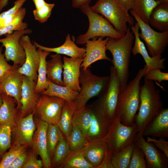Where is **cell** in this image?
Wrapping results in <instances>:
<instances>
[{
    "instance_id": "10",
    "label": "cell",
    "mask_w": 168,
    "mask_h": 168,
    "mask_svg": "<svg viewBox=\"0 0 168 168\" xmlns=\"http://www.w3.org/2000/svg\"><path fill=\"white\" fill-rule=\"evenodd\" d=\"M65 102L59 97L41 94L33 114L49 124H57Z\"/></svg>"
},
{
    "instance_id": "38",
    "label": "cell",
    "mask_w": 168,
    "mask_h": 168,
    "mask_svg": "<svg viewBox=\"0 0 168 168\" xmlns=\"http://www.w3.org/2000/svg\"><path fill=\"white\" fill-rule=\"evenodd\" d=\"M12 128L0 124V162L3 155L11 147Z\"/></svg>"
},
{
    "instance_id": "54",
    "label": "cell",
    "mask_w": 168,
    "mask_h": 168,
    "mask_svg": "<svg viewBox=\"0 0 168 168\" xmlns=\"http://www.w3.org/2000/svg\"><path fill=\"white\" fill-rule=\"evenodd\" d=\"M35 5V9H38L43 6L46 2L44 0H32Z\"/></svg>"
},
{
    "instance_id": "35",
    "label": "cell",
    "mask_w": 168,
    "mask_h": 168,
    "mask_svg": "<svg viewBox=\"0 0 168 168\" xmlns=\"http://www.w3.org/2000/svg\"><path fill=\"white\" fill-rule=\"evenodd\" d=\"M61 168H94L86 161L81 150L70 152L60 166Z\"/></svg>"
},
{
    "instance_id": "7",
    "label": "cell",
    "mask_w": 168,
    "mask_h": 168,
    "mask_svg": "<svg viewBox=\"0 0 168 168\" xmlns=\"http://www.w3.org/2000/svg\"><path fill=\"white\" fill-rule=\"evenodd\" d=\"M129 11L138 24L141 31L139 33V37L146 43L149 55L154 57L161 55L168 44V31H156L149 24L142 21L132 10Z\"/></svg>"
},
{
    "instance_id": "6",
    "label": "cell",
    "mask_w": 168,
    "mask_h": 168,
    "mask_svg": "<svg viewBox=\"0 0 168 168\" xmlns=\"http://www.w3.org/2000/svg\"><path fill=\"white\" fill-rule=\"evenodd\" d=\"M137 133L135 122L130 126L124 124L117 117L112 121L110 131L104 139L113 154L134 142Z\"/></svg>"
},
{
    "instance_id": "32",
    "label": "cell",
    "mask_w": 168,
    "mask_h": 168,
    "mask_svg": "<svg viewBox=\"0 0 168 168\" xmlns=\"http://www.w3.org/2000/svg\"><path fill=\"white\" fill-rule=\"evenodd\" d=\"M79 92L73 91L66 86L56 85L49 81L48 88L41 94L53 96L62 99L66 101L73 102Z\"/></svg>"
},
{
    "instance_id": "20",
    "label": "cell",
    "mask_w": 168,
    "mask_h": 168,
    "mask_svg": "<svg viewBox=\"0 0 168 168\" xmlns=\"http://www.w3.org/2000/svg\"><path fill=\"white\" fill-rule=\"evenodd\" d=\"M83 58L64 56L63 58V79L64 86L75 91L79 92L81 87L79 81L80 68Z\"/></svg>"
},
{
    "instance_id": "28",
    "label": "cell",
    "mask_w": 168,
    "mask_h": 168,
    "mask_svg": "<svg viewBox=\"0 0 168 168\" xmlns=\"http://www.w3.org/2000/svg\"><path fill=\"white\" fill-rule=\"evenodd\" d=\"M77 108L73 102L66 101L57 125L64 136L67 139L72 129L73 117Z\"/></svg>"
},
{
    "instance_id": "17",
    "label": "cell",
    "mask_w": 168,
    "mask_h": 168,
    "mask_svg": "<svg viewBox=\"0 0 168 168\" xmlns=\"http://www.w3.org/2000/svg\"><path fill=\"white\" fill-rule=\"evenodd\" d=\"M87 41L85 44V54L83 58L81 67L86 69L93 63L100 60L111 61L110 59L106 54V44L109 39L107 37H99Z\"/></svg>"
},
{
    "instance_id": "9",
    "label": "cell",
    "mask_w": 168,
    "mask_h": 168,
    "mask_svg": "<svg viewBox=\"0 0 168 168\" xmlns=\"http://www.w3.org/2000/svg\"><path fill=\"white\" fill-rule=\"evenodd\" d=\"M32 32L31 29L27 28L6 34L5 38L0 39V43L5 48L4 55L7 62L11 61L14 65L19 67L23 65L25 61V53L20 39L23 35L31 34Z\"/></svg>"
},
{
    "instance_id": "31",
    "label": "cell",
    "mask_w": 168,
    "mask_h": 168,
    "mask_svg": "<svg viewBox=\"0 0 168 168\" xmlns=\"http://www.w3.org/2000/svg\"><path fill=\"white\" fill-rule=\"evenodd\" d=\"M37 50L40 55V62L38 70V78L35 92L37 94H41L48 88L49 86V81L47 76L46 58L50 52L39 48Z\"/></svg>"
},
{
    "instance_id": "33",
    "label": "cell",
    "mask_w": 168,
    "mask_h": 168,
    "mask_svg": "<svg viewBox=\"0 0 168 168\" xmlns=\"http://www.w3.org/2000/svg\"><path fill=\"white\" fill-rule=\"evenodd\" d=\"M134 142L124 147L113 154L111 163L114 168H128Z\"/></svg>"
},
{
    "instance_id": "52",
    "label": "cell",
    "mask_w": 168,
    "mask_h": 168,
    "mask_svg": "<svg viewBox=\"0 0 168 168\" xmlns=\"http://www.w3.org/2000/svg\"><path fill=\"white\" fill-rule=\"evenodd\" d=\"M91 0H71L72 7L75 8H80L82 6L90 4Z\"/></svg>"
},
{
    "instance_id": "34",
    "label": "cell",
    "mask_w": 168,
    "mask_h": 168,
    "mask_svg": "<svg viewBox=\"0 0 168 168\" xmlns=\"http://www.w3.org/2000/svg\"><path fill=\"white\" fill-rule=\"evenodd\" d=\"M70 152L68 140L64 136L59 140L55 147L51 161V167H59Z\"/></svg>"
},
{
    "instance_id": "11",
    "label": "cell",
    "mask_w": 168,
    "mask_h": 168,
    "mask_svg": "<svg viewBox=\"0 0 168 168\" xmlns=\"http://www.w3.org/2000/svg\"><path fill=\"white\" fill-rule=\"evenodd\" d=\"M90 105L92 117L86 140L90 141L104 139L110 131L112 121L96 101Z\"/></svg>"
},
{
    "instance_id": "3",
    "label": "cell",
    "mask_w": 168,
    "mask_h": 168,
    "mask_svg": "<svg viewBox=\"0 0 168 168\" xmlns=\"http://www.w3.org/2000/svg\"><path fill=\"white\" fill-rule=\"evenodd\" d=\"M146 65L139 69L134 79L128 83L120 93L116 116L124 124L128 126L135 122L140 102V81L146 70Z\"/></svg>"
},
{
    "instance_id": "30",
    "label": "cell",
    "mask_w": 168,
    "mask_h": 168,
    "mask_svg": "<svg viewBox=\"0 0 168 168\" xmlns=\"http://www.w3.org/2000/svg\"><path fill=\"white\" fill-rule=\"evenodd\" d=\"M160 3V1L156 0H134L131 10L144 22L149 24L152 11Z\"/></svg>"
},
{
    "instance_id": "24",
    "label": "cell",
    "mask_w": 168,
    "mask_h": 168,
    "mask_svg": "<svg viewBox=\"0 0 168 168\" xmlns=\"http://www.w3.org/2000/svg\"><path fill=\"white\" fill-rule=\"evenodd\" d=\"M75 38L72 39L69 34L66 36L64 42L61 45L54 48H50L41 45L35 41L33 43L36 47L50 52H53L57 54L65 55L71 58H83L85 54V49L77 46Z\"/></svg>"
},
{
    "instance_id": "42",
    "label": "cell",
    "mask_w": 168,
    "mask_h": 168,
    "mask_svg": "<svg viewBox=\"0 0 168 168\" xmlns=\"http://www.w3.org/2000/svg\"><path fill=\"white\" fill-rule=\"evenodd\" d=\"M54 5V3L46 2L41 7L34 10L33 13L35 19L42 23L46 22L50 16L52 10Z\"/></svg>"
},
{
    "instance_id": "18",
    "label": "cell",
    "mask_w": 168,
    "mask_h": 168,
    "mask_svg": "<svg viewBox=\"0 0 168 168\" xmlns=\"http://www.w3.org/2000/svg\"><path fill=\"white\" fill-rule=\"evenodd\" d=\"M131 30L134 36V44L131 52L133 55L140 54L145 63L147 68L144 76L151 70L155 68L163 69L165 59L161 58V54L154 57L151 56L148 53L144 44L139 37V28L136 22L131 27Z\"/></svg>"
},
{
    "instance_id": "53",
    "label": "cell",
    "mask_w": 168,
    "mask_h": 168,
    "mask_svg": "<svg viewBox=\"0 0 168 168\" xmlns=\"http://www.w3.org/2000/svg\"><path fill=\"white\" fill-rule=\"evenodd\" d=\"M134 0H118L122 5L128 11L131 10Z\"/></svg>"
},
{
    "instance_id": "14",
    "label": "cell",
    "mask_w": 168,
    "mask_h": 168,
    "mask_svg": "<svg viewBox=\"0 0 168 168\" xmlns=\"http://www.w3.org/2000/svg\"><path fill=\"white\" fill-rule=\"evenodd\" d=\"M19 110V118L34 113L38 104L41 94L35 92L36 82L30 77L23 75Z\"/></svg>"
},
{
    "instance_id": "1",
    "label": "cell",
    "mask_w": 168,
    "mask_h": 168,
    "mask_svg": "<svg viewBox=\"0 0 168 168\" xmlns=\"http://www.w3.org/2000/svg\"><path fill=\"white\" fill-rule=\"evenodd\" d=\"M129 25L127 32L118 39L109 38L106 44L107 50L111 53V60L115 68L121 84V92L128 84L129 76L130 58L134 36Z\"/></svg>"
},
{
    "instance_id": "44",
    "label": "cell",
    "mask_w": 168,
    "mask_h": 168,
    "mask_svg": "<svg viewBox=\"0 0 168 168\" xmlns=\"http://www.w3.org/2000/svg\"><path fill=\"white\" fill-rule=\"evenodd\" d=\"M144 76L146 79L157 81L159 83L163 81L168 80V73L161 72V69L159 68H155L151 70Z\"/></svg>"
},
{
    "instance_id": "48",
    "label": "cell",
    "mask_w": 168,
    "mask_h": 168,
    "mask_svg": "<svg viewBox=\"0 0 168 168\" xmlns=\"http://www.w3.org/2000/svg\"><path fill=\"white\" fill-rule=\"evenodd\" d=\"M147 141L151 142L158 149L162 152L168 157V142L163 138H151L147 137Z\"/></svg>"
},
{
    "instance_id": "40",
    "label": "cell",
    "mask_w": 168,
    "mask_h": 168,
    "mask_svg": "<svg viewBox=\"0 0 168 168\" xmlns=\"http://www.w3.org/2000/svg\"><path fill=\"white\" fill-rule=\"evenodd\" d=\"M128 168H147L144 153L135 143Z\"/></svg>"
},
{
    "instance_id": "23",
    "label": "cell",
    "mask_w": 168,
    "mask_h": 168,
    "mask_svg": "<svg viewBox=\"0 0 168 168\" xmlns=\"http://www.w3.org/2000/svg\"><path fill=\"white\" fill-rule=\"evenodd\" d=\"M142 134L144 136L168 138V108H163L148 124Z\"/></svg>"
},
{
    "instance_id": "39",
    "label": "cell",
    "mask_w": 168,
    "mask_h": 168,
    "mask_svg": "<svg viewBox=\"0 0 168 168\" xmlns=\"http://www.w3.org/2000/svg\"><path fill=\"white\" fill-rule=\"evenodd\" d=\"M26 147L20 144L13 143L9 151L2 156L0 162V168H8L14 159L26 149Z\"/></svg>"
},
{
    "instance_id": "51",
    "label": "cell",
    "mask_w": 168,
    "mask_h": 168,
    "mask_svg": "<svg viewBox=\"0 0 168 168\" xmlns=\"http://www.w3.org/2000/svg\"><path fill=\"white\" fill-rule=\"evenodd\" d=\"M112 155V152L108 147L103 159L97 168H114L111 163Z\"/></svg>"
},
{
    "instance_id": "29",
    "label": "cell",
    "mask_w": 168,
    "mask_h": 168,
    "mask_svg": "<svg viewBox=\"0 0 168 168\" xmlns=\"http://www.w3.org/2000/svg\"><path fill=\"white\" fill-rule=\"evenodd\" d=\"M92 117V112L91 105H86L75 111L72 120V126L79 128L86 138Z\"/></svg>"
},
{
    "instance_id": "26",
    "label": "cell",
    "mask_w": 168,
    "mask_h": 168,
    "mask_svg": "<svg viewBox=\"0 0 168 168\" xmlns=\"http://www.w3.org/2000/svg\"><path fill=\"white\" fill-rule=\"evenodd\" d=\"M51 58L46 61L47 76L49 81L56 85L64 86L62 79L63 62L60 54L50 55Z\"/></svg>"
},
{
    "instance_id": "19",
    "label": "cell",
    "mask_w": 168,
    "mask_h": 168,
    "mask_svg": "<svg viewBox=\"0 0 168 168\" xmlns=\"http://www.w3.org/2000/svg\"><path fill=\"white\" fill-rule=\"evenodd\" d=\"M18 68L16 66L12 71L0 79V93L14 98L19 110L21 106L20 99L23 75L18 72Z\"/></svg>"
},
{
    "instance_id": "37",
    "label": "cell",
    "mask_w": 168,
    "mask_h": 168,
    "mask_svg": "<svg viewBox=\"0 0 168 168\" xmlns=\"http://www.w3.org/2000/svg\"><path fill=\"white\" fill-rule=\"evenodd\" d=\"M67 140L71 152L82 149L87 142L82 130L77 126H72Z\"/></svg>"
},
{
    "instance_id": "12",
    "label": "cell",
    "mask_w": 168,
    "mask_h": 168,
    "mask_svg": "<svg viewBox=\"0 0 168 168\" xmlns=\"http://www.w3.org/2000/svg\"><path fill=\"white\" fill-rule=\"evenodd\" d=\"M20 42L24 49L26 58L25 63L18 68V71L21 74L30 77L36 82L40 62L39 53L28 35L22 36Z\"/></svg>"
},
{
    "instance_id": "36",
    "label": "cell",
    "mask_w": 168,
    "mask_h": 168,
    "mask_svg": "<svg viewBox=\"0 0 168 168\" xmlns=\"http://www.w3.org/2000/svg\"><path fill=\"white\" fill-rule=\"evenodd\" d=\"M64 136L57 124H49L47 130L46 139L48 152L51 160L57 145Z\"/></svg>"
},
{
    "instance_id": "49",
    "label": "cell",
    "mask_w": 168,
    "mask_h": 168,
    "mask_svg": "<svg viewBox=\"0 0 168 168\" xmlns=\"http://www.w3.org/2000/svg\"><path fill=\"white\" fill-rule=\"evenodd\" d=\"M28 155L26 149L19 154L10 164L8 168H22Z\"/></svg>"
},
{
    "instance_id": "46",
    "label": "cell",
    "mask_w": 168,
    "mask_h": 168,
    "mask_svg": "<svg viewBox=\"0 0 168 168\" xmlns=\"http://www.w3.org/2000/svg\"><path fill=\"white\" fill-rule=\"evenodd\" d=\"M2 46L0 47V79L12 71L15 65H11L8 63L4 55L2 53Z\"/></svg>"
},
{
    "instance_id": "21",
    "label": "cell",
    "mask_w": 168,
    "mask_h": 168,
    "mask_svg": "<svg viewBox=\"0 0 168 168\" xmlns=\"http://www.w3.org/2000/svg\"><path fill=\"white\" fill-rule=\"evenodd\" d=\"M81 12L87 17L89 25L87 31L84 34L78 36L75 40L77 44H85L89 40L99 37L102 16L93 11L89 4L82 6Z\"/></svg>"
},
{
    "instance_id": "16",
    "label": "cell",
    "mask_w": 168,
    "mask_h": 168,
    "mask_svg": "<svg viewBox=\"0 0 168 168\" xmlns=\"http://www.w3.org/2000/svg\"><path fill=\"white\" fill-rule=\"evenodd\" d=\"M36 129L33 114L19 118L16 120L15 126L12 128L13 143L26 147L30 146Z\"/></svg>"
},
{
    "instance_id": "41",
    "label": "cell",
    "mask_w": 168,
    "mask_h": 168,
    "mask_svg": "<svg viewBox=\"0 0 168 168\" xmlns=\"http://www.w3.org/2000/svg\"><path fill=\"white\" fill-rule=\"evenodd\" d=\"M123 36L115 29L107 19L102 16L99 37L118 39Z\"/></svg>"
},
{
    "instance_id": "8",
    "label": "cell",
    "mask_w": 168,
    "mask_h": 168,
    "mask_svg": "<svg viewBox=\"0 0 168 168\" xmlns=\"http://www.w3.org/2000/svg\"><path fill=\"white\" fill-rule=\"evenodd\" d=\"M108 85L104 92L96 100L110 121L116 117L119 98L121 93V84L115 68L111 66Z\"/></svg>"
},
{
    "instance_id": "50",
    "label": "cell",
    "mask_w": 168,
    "mask_h": 168,
    "mask_svg": "<svg viewBox=\"0 0 168 168\" xmlns=\"http://www.w3.org/2000/svg\"><path fill=\"white\" fill-rule=\"evenodd\" d=\"M27 0H16L15 1L12 7L0 14V21L6 17L16 13Z\"/></svg>"
},
{
    "instance_id": "57",
    "label": "cell",
    "mask_w": 168,
    "mask_h": 168,
    "mask_svg": "<svg viewBox=\"0 0 168 168\" xmlns=\"http://www.w3.org/2000/svg\"><path fill=\"white\" fill-rule=\"evenodd\" d=\"M3 102L2 98L1 96V93H0V107L1 105Z\"/></svg>"
},
{
    "instance_id": "15",
    "label": "cell",
    "mask_w": 168,
    "mask_h": 168,
    "mask_svg": "<svg viewBox=\"0 0 168 168\" xmlns=\"http://www.w3.org/2000/svg\"><path fill=\"white\" fill-rule=\"evenodd\" d=\"M36 129L34 133L30 146L36 155H39L43 167L51 168V159L48 152L46 133L49 124L38 118L35 120Z\"/></svg>"
},
{
    "instance_id": "47",
    "label": "cell",
    "mask_w": 168,
    "mask_h": 168,
    "mask_svg": "<svg viewBox=\"0 0 168 168\" xmlns=\"http://www.w3.org/2000/svg\"><path fill=\"white\" fill-rule=\"evenodd\" d=\"M43 167L42 160L37 158L36 154L32 150L28 153L26 161L22 168H41Z\"/></svg>"
},
{
    "instance_id": "22",
    "label": "cell",
    "mask_w": 168,
    "mask_h": 168,
    "mask_svg": "<svg viewBox=\"0 0 168 168\" xmlns=\"http://www.w3.org/2000/svg\"><path fill=\"white\" fill-rule=\"evenodd\" d=\"M108 147L105 139L87 141L81 150L87 162L94 168H97L103 159Z\"/></svg>"
},
{
    "instance_id": "27",
    "label": "cell",
    "mask_w": 168,
    "mask_h": 168,
    "mask_svg": "<svg viewBox=\"0 0 168 168\" xmlns=\"http://www.w3.org/2000/svg\"><path fill=\"white\" fill-rule=\"evenodd\" d=\"M148 24L160 32L168 31V3L161 2L153 9Z\"/></svg>"
},
{
    "instance_id": "4",
    "label": "cell",
    "mask_w": 168,
    "mask_h": 168,
    "mask_svg": "<svg viewBox=\"0 0 168 168\" xmlns=\"http://www.w3.org/2000/svg\"><path fill=\"white\" fill-rule=\"evenodd\" d=\"M91 7L93 11L107 19L123 35L127 31V24L132 26L135 23L134 18L118 0H98Z\"/></svg>"
},
{
    "instance_id": "5",
    "label": "cell",
    "mask_w": 168,
    "mask_h": 168,
    "mask_svg": "<svg viewBox=\"0 0 168 168\" xmlns=\"http://www.w3.org/2000/svg\"><path fill=\"white\" fill-rule=\"evenodd\" d=\"M109 80V76H98L91 72L90 68L80 70L79 79L81 84V90L73 102L77 110L86 105L91 98L101 94L106 89Z\"/></svg>"
},
{
    "instance_id": "43",
    "label": "cell",
    "mask_w": 168,
    "mask_h": 168,
    "mask_svg": "<svg viewBox=\"0 0 168 168\" xmlns=\"http://www.w3.org/2000/svg\"><path fill=\"white\" fill-rule=\"evenodd\" d=\"M25 8L21 7L16 13L6 17L0 21V28L15 22L23 21L26 14Z\"/></svg>"
},
{
    "instance_id": "13",
    "label": "cell",
    "mask_w": 168,
    "mask_h": 168,
    "mask_svg": "<svg viewBox=\"0 0 168 168\" xmlns=\"http://www.w3.org/2000/svg\"><path fill=\"white\" fill-rule=\"evenodd\" d=\"M142 133L137 132L134 142L142 151L147 168H167L168 157L151 142L147 141Z\"/></svg>"
},
{
    "instance_id": "55",
    "label": "cell",
    "mask_w": 168,
    "mask_h": 168,
    "mask_svg": "<svg viewBox=\"0 0 168 168\" xmlns=\"http://www.w3.org/2000/svg\"><path fill=\"white\" fill-rule=\"evenodd\" d=\"M9 0H0V12L7 5Z\"/></svg>"
},
{
    "instance_id": "56",
    "label": "cell",
    "mask_w": 168,
    "mask_h": 168,
    "mask_svg": "<svg viewBox=\"0 0 168 168\" xmlns=\"http://www.w3.org/2000/svg\"><path fill=\"white\" fill-rule=\"evenodd\" d=\"M161 3H168V0H159Z\"/></svg>"
},
{
    "instance_id": "45",
    "label": "cell",
    "mask_w": 168,
    "mask_h": 168,
    "mask_svg": "<svg viewBox=\"0 0 168 168\" xmlns=\"http://www.w3.org/2000/svg\"><path fill=\"white\" fill-rule=\"evenodd\" d=\"M28 24L23 21L15 22L0 28V36L4 35L12 34L13 31L21 30L27 28Z\"/></svg>"
},
{
    "instance_id": "25",
    "label": "cell",
    "mask_w": 168,
    "mask_h": 168,
    "mask_svg": "<svg viewBox=\"0 0 168 168\" xmlns=\"http://www.w3.org/2000/svg\"><path fill=\"white\" fill-rule=\"evenodd\" d=\"M3 102L0 107V124L9 126L12 128L16 121L17 109L16 100L5 94H1Z\"/></svg>"
},
{
    "instance_id": "58",
    "label": "cell",
    "mask_w": 168,
    "mask_h": 168,
    "mask_svg": "<svg viewBox=\"0 0 168 168\" xmlns=\"http://www.w3.org/2000/svg\"><path fill=\"white\" fill-rule=\"evenodd\" d=\"M157 0V1H159V0Z\"/></svg>"
},
{
    "instance_id": "2",
    "label": "cell",
    "mask_w": 168,
    "mask_h": 168,
    "mask_svg": "<svg viewBox=\"0 0 168 168\" xmlns=\"http://www.w3.org/2000/svg\"><path fill=\"white\" fill-rule=\"evenodd\" d=\"M140 102L135 120L137 132L142 133L150 122L163 109L160 90L152 80L144 78L140 87Z\"/></svg>"
}]
</instances>
